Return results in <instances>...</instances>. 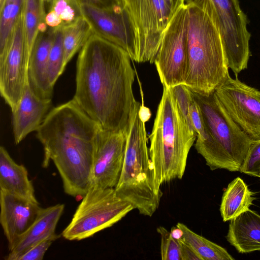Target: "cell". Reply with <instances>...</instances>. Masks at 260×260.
<instances>
[{"label":"cell","instance_id":"obj_1","mask_svg":"<svg viewBox=\"0 0 260 260\" xmlns=\"http://www.w3.org/2000/svg\"><path fill=\"white\" fill-rule=\"evenodd\" d=\"M127 53L93 34L80 50L73 99L103 130L127 134L140 104Z\"/></svg>","mask_w":260,"mask_h":260},{"label":"cell","instance_id":"obj_2","mask_svg":"<svg viewBox=\"0 0 260 260\" xmlns=\"http://www.w3.org/2000/svg\"><path fill=\"white\" fill-rule=\"evenodd\" d=\"M188 72L184 84L205 94L214 92L230 75L212 0H186Z\"/></svg>","mask_w":260,"mask_h":260},{"label":"cell","instance_id":"obj_3","mask_svg":"<svg viewBox=\"0 0 260 260\" xmlns=\"http://www.w3.org/2000/svg\"><path fill=\"white\" fill-rule=\"evenodd\" d=\"M153 128L149 136V156L157 185L181 179L196 134L181 113L170 88L163 86Z\"/></svg>","mask_w":260,"mask_h":260},{"label":"cell","instance_id":"obj_4","mask_svg":"<svg viewBox=\"0 0 260 260\" xmlns=\"http://www.w3.org/2000/svg\"><path fill=\"white\" fill-rule=\"evenodd\" d=\"M140 104L133 117L127 134L124 162L117 195L129 203L139 214L151 217L159 206L162 192L155 180L149 149L145 122L139 115Z\"/></svg>","mask_w":260,"mask_h":260},{"label":"cell","instance_id":"obj_5","mask_svg":"<svg viewBox=\"0 0 260 260\" xmlns=\"http://www.w3.org/2000/svg\"><path fill=\"white\" fill-rule=\"evenodd\" d=\"M191 91L214 140V152L206 165L212 171L241 172L253 141L233 121L214 92L205 94Z\"/></svg>","mask_w":260,"mask_h":260},{"label":"cell","instance_id":"obj_6","mask_svg":"<svg viewBox=\"0 0 260 260\" xmlns=\"http://www.w3.org/2000/svg\"><path fill=\"white\" fill-rule=\"evenodd\" d=\"M134 210L116 194L114 188L90 186L61 236L66 239L81 240L109 228Z\"/></svg>","mask_w":260,"mask_h":260},{"label":"cell","instance_id":"obj_7","mask_svg":"<svg viewBox=\"0 0 260 260\" xmlns=\"http://www.w3.org/2000/svg\"><path fill=\"white\" fill-rule=\"evenodd\" d=\"M133 29L136 62L154 63L173 12L165 0H122Z\"/></svg>","mask_w":260,"mask_h":260},{"label":"cell","instance_id":"obj_8","mask_svg":"<svg viewBox=\"0 0 260 260\" xmlns=\"http://www.w3.org/2000/svg\"><path fill=\"white\" fill-rule=\"evenodd\" d=\"M187 21L185 4L169 22L154 59L160 81L168 88L184 84L186 80L188 68Z\"/></svg>","mask_w":260,"mask_h":260},{"label":"cell","instance_id":"obj_9","mask_svg":"<svg viewBox=\"0 0 260 260\" xmlns=\"http://www.w3.org/2000/svg\"><path fill=\"white\" fill-rule=\"evenodd\" d=\"M215 10L229 68L236 77L247 68L251 53L247 16L238 0H212Z\"/></svg>","mask_w":260,"mask_h":260},{"label":"cell","instance_id":"obj_10","mask_svg":"<svg viewBox=\"0 0 260 260\" xmlns=\"http://www.w3.org/2000/svg\"><path fill=\"white\" fill-rule=\"evenodd\" d=\"M214 93L239 128L252 141L260 140V91L229 75Z\"/></svg>","mask_w":260,"mask_h":260},{"label":"cell","instance_id":"obj_11","mask_svg":"<svg viewBox=\"0 0 260 260\" xmlns=\"http://www.w3.org/2000/svg\"><path fill=\"white\" fill-rule=\"evenodd\" d=\"M29 58L24 42L21 13L13 31L11 44L0 63V92L13 112L18 106L28 83Z\"/></svg>","mask_w":260,"mask_h":260},{"label":"cell","instance_id":"obj_12","mask_svg":"<svg viewBox=\"0 0 260 260\" xmlns=\"http://www.w3.org/2000/svg\"><path fill=\"white\" fill-rule=\"evenodd\" d=\"M126 141L127 134L101 129L93 150L90 186L115 188L124 162Z\"/></svg>","mask_w":260,"mask_h":260},{"label":"cell","instance_id":"obj_13","mask_svg":"<svg viewBox=\"0 0 260 260\" xmlns=\"http://www.w3.org/2000/svg\"><path fill=\"white\" fill-rule=\"evenodd\" d=\"M81 9L94 34L121 47L136 61L133 29L121 5L106 8L82 4Z\"/></svg>","mask_w":260,"mask_h":260},{"label":"cell","instance_id":"obj_14","mask_svg":"<svg viewBox=\"0 0 260 260\" xmlns=\"http://www.w3.org/2000/svg\"><path fill=\"white\" fill-rule=\"evenodd\" d=\"M0 222L9 251L35 221L42 207L35 203L0 190Z\"/></svg>","mask_w":260,"mask_h":260},{"label":"cell","instance_id":"obj_15","mask_svg":"<svg viewBox=\"0 0 260 260\" xmlns=\"http://www.w3.org/2000/svg\"><path fill=\"white\" fill-rule=\"evenodd\" d=\"M51 99L37 95L28 83L16 109L12 112L14 143L21 142L29 134L37 131L50 110Z\"/></svg>","mask_w":260,"mask_h":260},{"label":"cell","instance_id":"obj_16","mask_svg":"<svg viewBox=\"0 0 260 260\" xmlns=\"http://www.w3.org/2000/svg\"><path fill=\"white\" fill-rule=\"evenodd\" d=\"M56 29L48 27L39 35L30 54L27 68L28 81L34 92L44 99H51L53 88L47 77L50 51Z\"/></svg>","mask_w":260,"mask_h":260},{"label":"cell","instance_id":"obj_17","mask_svg":"<svg viewBox=\"0 0 260 260\" xmlns=\"http://www.w3.org/2000/svg\"><path fill=\"white\" fill-rule=\"evenodd\" d=\"M64 209V205L62 204L42 208L35 221L19 237L5 258L17 260L33 246L55 234L57 223Z\"/></svg>","mask_w":260,"mask_h":260},{"label":"cell","instance_id":"obj_18","mask_svg":"<svg viewBox=\"0 0 260 260\" xmlns=\"http://www.w3.org/2000/svg\"><path fill=\"white\" fill-rule=\"evenodd\" d=\"M226 238L239 253L260 250V215L249 209L231 219Z\"/></svg>","mask_w":260,"mask_h":260},{"label":"cell","instance_id":"obj_19","mask_svg":"<svg viewBox=\"0 0 260 260\" xmlns=\"http://www.w3.org/2000/svg\"><path fill=\"white\" fill-rule=\"evenodd\" d=\"M0 190L39 203L27 169L17 164L3 146L0 147Z\"/></svg>","mask_w":260,"mask_h":260},{"label":"cell","instance_id":"obj_20","mask_svg":"<svg viewBox=\"0 0 260 260\" xmlns=\"http://www.w3.org/2000/svg\"><path fill=\"white\" fill-rule=\"evenodd\" d=\"M255 199L245 182L239 177L235 178L222 196L220 212L223 221H230L249 209Z\"/></svg>","mask_w":260,"mask_h":260},{"label":"cell","instance_id":"obj_21","mask_svg":"<svg viewBox=\"0 0 260 260\" xmlns=\"http://www.w3.org/2000/svg\"><path fill=\"white\" fill-rule=\"evenodd\" d=\"M64 50L63 64L68 63L81 49L94 33L92 27L83 15L62 28Z\"/></svg>","mask_w":260,"mask_h":260},{"label":"cell","instance_id":"obj_22","mask_svg":"<svg viewBox=\"0 0 260 260\" xmlns=\"http://www.w3.org/2000/svg\"><path fill=\"white\" fill-rule=\"evenodd\" d=\"M176 226L182 232L180 239L189 245L201 260L235 259L225 249L194 233L184 224L178 222Z\"/></svg>","mask_w":260,"mask_h":260},{"label":"cell","instance_id":"obj_23","mask_svg":"<svg viewBox=\"0 0 260 260\" xmlns=\"http://www.w3.org/2000/svg\"><path fill=\"white\" fill-rule=\"evenodd\" d=\"M24 0H5L1 4L0 63L9 49L16 23L20 16Z\"/></svg>","mask_w":260,"mask_h":260},{"label":"cell","instance_id":"obj_24","mask_svg":"<svg viewBox=\"0 0 260 260\" xmlns=\"http://www.w3.org/2000/svg\"><path fill=\"white\" fill-rule=\"evenodd\" d=\"M45 21L50 28H62L82 15L78 0H50Z\"/></svg>","mask_w":260,"mask_h":260},{"label":"cell","instance_id":"obj_25","mask_svg":"<svg viewBox=\"0 0 260 260\" xmlns=\"http://www.w3.org/2000/svg\"><path fill=\"white\" fill-rule=\"evenodd\" d=\"M63 61V34L62 28H59L56 29L48 59L47 77L53 88L58 77L65 69Z\"/></svg>","mask_w":260,"mask_h":260},{"label":"cell","instance_id":"obj_26","mask_svg":"<svg viewBox=\"0 0 260 260\" xmlns=\"http://www.w3.org/2000/svg\"><path fill=\"white\" fill-rule=\"evenodd\" d=\"M160 237V256L162 260H181L180 239L174 238L171 232L162 226L156 229Z\"/></svg>","mask_w":260,"mask_h":260},{"label":"cell","instance_id":"obj_27","mask_svg":"<svg viewBox=\"0 0 260 260\" xmlns=\"http://www.w3.org/2000/svg\"><path fill=\"white\" fill-rule=\"evenodd\" d=\"M170 89L175 98L181 113L189 128L195 133L190 117V105L193 100L191 90L184 84L174 86Z\"/></svg>","mask_w":260,"mask_h":260},{"label":"cell","instance_id":"obj_28","mask_svg":"<svg viewBox=\"0 0 260 260\" xmlns=\"http://www.w3.org/2000/svg\"><path fill=\"white\" fill-rule=\"evenodd\" d=\"M241 172L258 177L260 173V140L252 143Z\"/></svg>","mask_w":260,"mask_h":260},{"label":"cell","instance_id":"obj_29","mask_svg":"<svg viewBox=\"0 0 260 260\" xmlns=\"http://www.w3.org/2000/svg\"><path fill=\"white\" fill-rule=\"evenodd\" d=\"M59 237L55 234L41 241L21 255L17 260H42L52 242Z\"/></svg>","mask_w":260,"mask_h":260},{"label":"cell","instance_id":"obj_30","mask_svg":"<svg viewBox=\"0 0 260 260\" xmlns=\"http://www.w3.org/2000/svg\"><path fill=\"white\" fill-rule=\"evenodd\" d=\"M181 260H201L194 250L187 244L180 239Z\"/></svg>","mask_w":260,"mask_h":260},{"label":"cell","instance_id":"obj_31","mask_svg":"<svg viewBox=\"0 0 260 260\" xmlns=\"http://www.w3.org/2000/svg\"><path fill=\"white\" fill-rule=\"evenodd\" d=\"M80 4H88L101 8H110L121 5L122 0H78Z\"/></svg>","mask_w":260,"mask_h":260},{"label":"cell","instance_id":"obj_32","mask_svg":"<svg viewBox=\"0 0 260 260\" xmlns=\"http://www.w3.org/2000/svg\"><path fill=\"white\" fill-rule=\"evenodd\" d=\"M174 13L186 4V0H165Z\"/></svg>","mask_w":260,"mask_h":260},{"label":"cell","instance_id":"obj_33","mask_svg":"<svg viewBox=\"0 0 260 260\" xmlns=\"http://www.w3.org/2000/svg\"><path fill=\"white\" fill-rule=\"evenodd\" d=\"M139 115L142 119L145 121H147L151 117V112L149 108L144 106L143 103L140 105L139 108Z\"/></svg>","mask_w":260,"mask_h":260},{"label":"cell","instance_id":"obj_34","mask_svg":"<svg viewBox=\"0 0 260 260\" xmlns=\"http://www.w3.org/2000/svg\"><path fill=\"white\" fill-rule=\"evenodd\" d=\"M170 232L172 235L176 239H180L182 236V231L177 226L172 228Z\"/></svg>","mask_w":260,"mask_h":260},{"label":"cell","instance_id":"obj_35","mask_svg":"<svg viewBox=\"0 0 260 260\" xmlns=\"http://www.w3.org/2000/svg\"><path fill=\"white\" fill-rule=\"evenodd\" d=\"M5 0H0V5L2 4Z\"/></svg>","mask_w":260,"mask_h":260},{"label":"cell","instance_id":"obj_36","mask_svg":"<svg viewBox=\"0 0 260 260\" xmlns=\"http://www.w3.org/2000/svg\"><path fill=\"white\" fill-rule=\"evenodd\" d=\"M259 178H260V173H259V176H258Z\"/></svg>","mask_w":260,"mask_h":260}]
</instances>
